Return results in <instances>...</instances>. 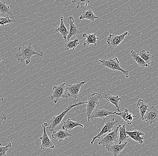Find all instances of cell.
<instances>
[{
  "label": "cell",
  "instance_id": "6da1fadb",
  "mask_svg": "<svg viewBox=\"0 0 158 156\" xmlns=\"http://www.w3.org/2000/svg\"><path fill=\"white\" fill-rule=\"evenodd\" d=\"M43 54L44 53L42 51L35 50L32 47V44L30 43L28 45L20 46L15 57L21 63H23L25 61L26 64L28 65L30 63L32 57L34 56H37L42 57Z\"/></svg>",
  "mask_w": 158,
  "mask_h": 156
},
{
  "label": "cell",
  "instance_id": "7a4b0ae2",
  "mask_svg": "<svg viewBox=\"0 0 158 156\" xmlns=\"http://www.w3.org/2000/svg\"><path fill=\"white\" fill-rule=\"evenodd\" d=\"M87 103V101L85 102H79L74 103V104L71 103L64 110H63L62 107H61V109H62V112L58 116H54L50 120V125H49V127H47V128L49 129V131L53 132L56 127L60 125L61 121L63 120L64 116L67 115L68 112L71 109L73 108L74 107H75L80 106V105H82V104H86Z\"/></svg>",
  "mask_w": 158,
  "mask_h": 156
},
{
  "label": "cell",
  "instance_id": "3957f363",
  "mask_svg": "<svg viewBox=\"0 0 158 156\" xmlns=\"http://www.w3.org/2000/svg\"><path fill=\"white\" fill-rule=\"evenodd\" d=\"M102 99V96L100 94L94 92L89 95L88 98L87 103L86 104V115L87 116L89 122L90 121V116L97 106L99 103V101Z\"/></svg>",
  "mask_w": 158,
  "mask_h": 156
},
{
  "label": "cell",
  "instance_id": "277c9868",
  "mask_svg": "<svg viewBox=\"0 0 158 156\" xmlns=\"http://www.w3.org/2000/svg\"><path fill=\"white\" fill-rule=\"evenodd\" d=\"M96 61L100 62L102 66L108 68L110 70L113 71H118L121 72L125 76V78H129V75L128 74V71L123 70L120 67L119 61L117 57H115L113 59H110L108 60L99 59L98 61Z\"/></svg>",
  "mask_w": 158,
  "mask_h": 156
},
{
  "label": "cell",
  "instance_id": "5b68a950",
  "mask_svg": "<svg viewBox=\"0 0 158 156\" xmlns=\"http://www.w3.org/2000/svg\"><path fill=\"white\" fill-rule=\"evenodd\" d=\"M118 128L119 125L108 134L102 137L98 142V145L106 148L107 146L116 143L118 139Z\"/></svg>",
  "mask_w": 158,
  "mask_h": 156
},
{
  "label": "cell",
  "instance_id": "8992f818",
  "mask_svg": "<svg viewBox=\"0 0 158 156\" xmlns=\"http://www.w3.org/2000/svg\"><path fill=\"white\" fill-rule=\"evenodd\" d=\"M104 120L105 121L104 125L101 130H100L99 127L97 126L98 128L99 129V132L97 135L94 137L93 140L91 141L90 144L91 145H93L96 139H100L103 135H106L108 132L109 133L110 131H112L114 129V125H115V123L118 122V121H115L114 117H113L112 119L108 121H106L105 119Z\"/></svg>",
  "mask_w": 158,
  "mask_h": 156
},
{
  "label": "cell",
  "instance_id": "52a82bcc",
  "mask_svg": "<svg viewBox=\"0 0 158 156\" xmlns=\"http://www.w3.org/2000/svg\"><path fill=\"white\" fill-rule=\"evenodd\" d=\"M66 83L65 82L59 86H54L53 87L51 99L54 103H57L58 100L61 98H68V95L66 92Z\"/></svg>",
  "mask_w": 158,
  "mask_h": 156
},
{
  "label": "cell",
  "instance_id": "ba28073f",
  "mask_svg": "<svg viewBox=\"0 0 158 156\" xmlns=\"http://www.w3.org/2000/svg\"><path fill=\"white\" fill-rule=\"evenodd\" d=\"M48 126V123L44 122L41 125L43 129V136L40 138V141H41V145H40V150H44V149L49 148V149H54L55 148L53 142L51 141L50 138L47 135L46 131V127Z\"/></svg>",
  "mask_w": 158,
  "mask_h": 156
},
{
  "label": "cell",
  "instance_id": "9c48e42d",
  "mask_svg": "<svg viewBox=\"0 0 158 156\" xmlns=\"http://www.w3.org/2000/svg\"><path fill=\"white\" fill-rule=\"evenodd\" d=\"M86 83V81H83L78 83L71 84L67 87L66 93L69 98L78 99L79 93L81 88Z\"/></svg>",
  "mask_w": 158,
  "mask_h": 156
},
{
  "label": "cell",
  "instance_id": "30bf717a",
  "mask_svg": "<svg viewBox=\"0 0 158 156\" xmlns=\"http://www.w3.org/2000/svg\"><path fill=\"white\" fill-rule=\"evenodd\" d=\"M128 35H129L128 32H125L123 34L119 35H114L110 34L106 40L108 47L110 48L117 47L123 41L125 36Z\"/></svg>",
  "mask_w": 158,
  "mask_h": 156
},
{
  "label": "cell",
  "instance_id": "8fae6325",
  "mask_svg": "<svg viewBox=\"0 0 158 156\" xmlns=\"http://www.w3.org/2000/svg\"><path fill=\"white\" fill-rule=\"evenodd\" d=\"M144 119L149 125L155 123L158 120V110L154 107H149L144 115Z\"/></svg>",
  "mask_w": 158,
  "mask_h": 156
},
{
  "label": "cell",
  "instance_id": "7c38bea8",
  "mask_svg": "<svg viewBox=\"0 0 158 156\" xmlns=\"http://www.w3.org/2000/svg\"><path fill=\"white\" fill-rule=\"evenodd\" d=\"M117 113L116 111L112 112L105 109L95 108L92 113L90 116V119L93 118H101L105 120V118L111 114H115Z\"/></svg>",
  "mask_w": 158,
  "mask_h": 156
},
{
  "label": "cell",
  "instance_id": "4fadbf2b",
  "mask_svg": "<svg viewBox=\"0 0 158 156\" xmlns=\"http://www.w3.org/2000/svg\"><path fill=\"white\" fill-rule=\"evenodd\" d=\"M128 143V141L125 142L124 144H119L118 143H114L112 145L107 146L106 149L108 150V152L112 153L113 156H117L126 147Z\"/></svg>",
  "mask_w": 158,
  "mask_h": 156
},
{
  "label": "cell",
  "instance_id": "5bb4252c",
  "mask_svg": "<svg viewBox=\"0 0 158 156\" xmlns=\"http://www.w3.org/2000/svg\"><path fill=\"white\" fill-rule=\"evenodd\" d=\"M68 23L70 26V31L69 35L67 36L66 41H69V40L73 36L80 33L79 30V27L76 25L75 23V19L73 16H69L68 19Z\"/></svg>",
  "mask_w": 158,
  "mask_h": 156
},
{
  "label": "cell",
  "instance_id": "9a60e30c",
  "mask_svg": "<svg viewBox=\"0 0 158 156\" xmlns=\"http://www.w3.org/2000/svg\"><path fill=\"white\" fill-rule=\"evenodd\" d=\"M71 136H72V135L70 134L68 131L63 129H60L59 131L52 132V138L56 139L57 141L60 142H63L64 140H68V137Z\"/></svg>",
  "mask_w": 158,
  "mask_h": 156
},
{
  "label": "cell",
  "instance_id": "2e32d148",
  "mask_svg": "<svg viewBox=\"0 0 158 156\" xmlns=\"http://www.w3.org/2000/svg\"><path fill=\"white\" fill-rule=\"evenodd\" d=\"M126 133L128 137L131 138L133 141L138 142L140 144H143L144 141V137H142L144 135V133L141 131L135 130L132 131H126Z\"/></svg>",
  "mask_w": 158,
  "mask_h": 156
},
{
  "label": "cell",
  "instance_id": "e0dca14e",
  "mask_svg": "<svg viewBox=\"0 0 158 156\" xmlns=\"http://www.w3.org/2000/svg\"><path fill=\"white\" fill-rule=\"evenodd\" d=\"M103 98L105 99L108 102L112 104H114L116 107V111L118 112V113L121 112L120 110V105L119 104V101L122 100V99L119 97L118 95L114 96L110 94H107L104 95Z\"/></svg>",
  "mask_w": 158,
  "mask_h": 156
},
{
  "label": "cell",
  "instance_id": "ac0fdd59",
  "mask_svg": "<svg viewBox=\"0 0 158 156\" xmlns=\"http://www.w3.org/2000/svg\"><path fill=\"white\" fill-rule=\"evenodd\" d=\"M82 37L85 38V40L83 43L84 47L90 44H93L94 46L96 45L97 41L98 39V37L97 36L96 33H84Z\"/></svg>",
  "mask_w": 158,
  "mask_h": 156
},
{
  "label": "cell",
  "instance_id": "d6986e66",
  "mask_svg": "<svg viewBox=\"0 0 158 156\" xmlns=\"http://www.w3.org/2000/svg\"><path fill=\"white\" fill-rule=\"evenodd\" d=\"M116 115L120 116L124 121V123H126L128 125H131L133 123V121L134 117H136V116L133 115V113H129L128 110L127 109H125L122 112L116 113Z\"/></svg>",
  "mask_w": 158,
  "mask_h": 156
},
{
  "label": "cell",
  "instance_id": "ffe728a7",
  "mask_svg": "<svg viewBox=\"0 0 158 156\" xmlns=\"http://www.w3.org/2000/svg\"><path fill=\"white\" fill-rule=\"evenodd\" d=\"M77 126H81L83 128L84 127V125L80 123L79 121H73L69 118L67 121H64V124L62 126V128L63 130L65 131H71Z\"/></svg>",
  "mask_w": 158,
  "mask_h": 156
},
{
  "label": "cell",
  "instance_id": "44dd1931",
  "mask_svg": "<svg viewBox=\"0 0 158 156\" xmlns=\"http://www.w3.org/2000/svg\"><path fill=\"white\" fill-rule=\"evenodd\" d=\"M60 21H61V22H60V25L55 30V32H59L62 35V38H64V40H66L67 36L69 35V31L67 29L66 26H65V24L64 23V17H61V18H60Z\"/></svg>",
  "mask_w": 158,
  "mask_h": 156
},
{
  "label": "cell",
  "instance_id": "7402d4cb",
  "mask_svg": "<svg viewBox=\"0 0 158 156\" xmlns=\"http://www.w3.org/2000/svg\"><path fill=\"white\" fill-rule=\"evenodd\" d=\"M95 19H98L99 20V19L95 15L92 10L90 9H89L88 10L83 12L81 14V15L79 17L80 20L87 19L90 21L94 22Z\"/></svg>",
  "mask_w": 158,
  "mask_h": 156
},
{
  "label": "cell",
  "instance_id": "603a6c76",
  "mask_svg": "<svg viewBox=\"0 0 158 156\" xmlns=\"http://www.w3.org/2000/svg\"><path fill=\"white\" fill-rule=\"evenodd\" d=\"M118 125H119V128H118V144H121L123 141H127L129 137L126 133L125 123H124L122 126L120 124Z\"/></svg>",
  "mask_w": 158,
  "mask_h": 156
},
{
  "label": "cell",
  "instance_id": "cb8c5ba5",
  "mask_svg": "<svg viewBox=\"0 0 158 156\" xmlns=\"http://www.w3.org/2000/svg\"><path fill=\"white\" fill-rule=\"evenodd\" d=\"M0 14L3 17L6 15H9L12 17L14 18L12 10L10 8L9 6L7 5L6 2L5 1H0Z\"/></svg>",
  "mask_w": 158,
  "mask_h": 156
},
{
  "label": "cell",
  "instance_id": "d4e9b609",
  "mask_svg": "<svg viewBox=\"0 0 158 156\" xmlns=\"http://www.w3.org/2000/svg\"><path fill=\"white\" fill-rule=\"evenodd\" d=\"M137 106L139 110V113H140L141 119H142V121H144V115H145V113L148 110L149 106H148V104L145 103L144 101L142 99H138V103H137Z\"/></svg>",
  "mask_w": 158,
  "mask_h": 156
},
{
  "label": "cell",
  "instance_id": "484cf974",
  "mask_svg": "<svg viewBox=\"0 0 158 156\" xmlns=\"http://www.w3.org/2000/svg\"><path fill=\"white\" fill-rule=\"evenodd\" d=\"M138 55L146 62L148 66L150 65L153 56L149 51H146L144 50H141L138 53Z\"/></svg>",
  "mask_w": 158,
  "mask_h": 156
},
{
  "label": "cell",
  "instance_id": "4316f807",
  "mask_svg": "<svg viewBox=\"0 0 158 156\" xmlns=\"http://www.w3.org/2000/svg\"><path fill=\"white\" fill-rule=\"evenodd\" d=\"M130 55L132 56V58L136 63L138 64V65L140 67H148V66L146 62H145L141 57L138 56V54H137L135 51L133 50H131L130 52Z\"/></svg>",
  "mask_w": 158,
  "mask_h": 156
},
{
  "label": "cell",
  "instance_id": "83f0119b",
  "mask_svg": "<svg viewBox=\"0 0 158 156\" xmlns=\"http://www.w3.org/2000/svg\"><path fill=\"white\" fill-rule=\"evenodd\" d=\"M79 44L78 38H77L73 40H69L66 42L65 44V47L67 50L73 51Z\"/></svg>",
  "mask_w": 158,
  "mask_h": 156
},
{
  "label": "cell",
  "instance_id": "f1b7e54d",
  "mask_svg": "<svg viewBox=\"0 0 158 156\" xmlns=\"http://www.w3.org/2000/svg\"><path fill=\"white\" fill-rule=\"evenodd\" d=\"M16 23L17 21L14 19V18L9 17L8 16L0 17V26H4L6 24H9L13 23Z\"/></svg>",
  "mask_w": 158,
  "mask_h": 156
},
{
  "label": "cell",
  "instance_id": "f546056e",
  "mask_svg": "<svg viewBox=\"0 0 158 156\" xmlns=\"http://www.w3.org/2000/svg\"><path fill=\"white\" fill-rule=\"evenodd\" d=\"M90 2V0H73L72 1V3L73 5H77V8H85L87 6Z\"/></svg>",
  "mask_w": 158,
  "mask_h": 156
},
{
  "label": "cell",
  "instance_id": "4dcf8cb0",
  "mask_svg": "<svg viewBox=\"0 0 158 156\" xmlns=\"http://www.w3.org/2000/svg\"><path fill=\"white\" fill-rule=\"evenodd\" d=\"M12 146V143H8L6 146L3 147L2 144L0 143V156H7L6 152L8 151L9 149Z\"/></svg>",
  "mask_w": 158,
  "mask_h": 156
},
{
  "label": "cell",
  "instance_id": "1f68e13d",
  "mask_svg": "<svg viewBox=\"0 0 158 156\" xmlns=\"http://www.w3.org/2000/svg\"><path fill=\"white\" fill-rule=\"evenodd\" d=\"M6 120V117L5 116L4 113H2V115H0V126H2V123L3 121Z\"/></svg>",
  "mask_w": 158,
  "mask_h": 156
},
{
  "label": "cell",
  "instance_id": "d6a6232c",
  "mask_svg": "<svg viewBox=\"0 0 158 156\" xmlns=\"http://www.w3.org/2000/svg\"><path fill=\"white\" fill-rule=\"evenodd\" d=\"M4 102V101L3 98H0V102Z\"/></svg>",
  "mask_w": 158,
  "mask_h": 156
},
{
  "label": "cell",
  "instance_id": "836d02e7",
  "mask_svg": "<svg viewBox=\"0 0 158 156\" xmlns=\"http://www.w3.org/2000/svg\"><path fill=\"white\" fill-rule=\"evenodd\" d=\"M2 60L0 58V62H2Z\"/></svg>",
  "mask_w": 158,
  "mask_h": 156
}]
</instances>
